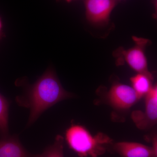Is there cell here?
<instances>
[{
    "mask_svg": "<svg viewBox=\"0 0 157 157\" xmlns=\"http://www.w3.org/2000/svg\"><path fill=\"white\" fill-rule=\"evenodd\" d=\"M72 97L63 87L54 70L49 69L29 87L25 94L18 96L16 100L18 105L29 109V127L48 108Z\"/></svg>",
    "mask_w": 157,
    "mask_h": 157,
    "instance_id": "1",
    "label": "cell"
},
{
    "mask_svg": "<svg viewBox=\"0 0 157 157\" xmlns=\"http://www.w3.org/2000/svg\"><path fill=\"white\" fill-rule=\"evenodd\" d=\"M68 146L79 157H98L104 154L112 143L110 137L103 133L93 136L82 126L72 124L66 131Z\"/></svg>",
    "mask_w": 157,
    "mask_h": 157,
    "instance_id": "2",
    "label": "cell"
},
{
    "mask_svg": "<svg viewBox=\"0 0 157 157\" xmlns=\"http://www.w3.org/2000/svg\"><path fill=\"white\" fill-rule=\"evenodd\" d=\"M119 0H84L88 21L95 25L108 23L111 12Z\"/></svg>",
    "mask_w": 157,
    "mask_h": 157,
    "instance_id": "3",
    "label": "cell"
},
{
    "mask_svg": "<svg viewBox=\"0 0 157 157\" xmlns=\"http://www.w3.org/2000/svg\"><path fill=\"white\" fill-rule=\"evenodd\" d=\"M109 104L118 110H126L140 99L132 86L122 83H114L107 93Z\"/></svg>",
    "mask_w": 157,
    "mask_h": 157,
    "instance_id": "4",
    "label": "cell"
},
{
    "mask_svg": "<svg viewBox=\"0 0 157 157\" xmlns=\"http://www.w3.org/2000/svg\"><path fill=\"white\" fill-rule=\"evenodd\" d=\"M135 45L127 50L120 52L122 58L132 70L137 73H150L147 68V62L145 53V48L148 40L143 38H133Z\"/></svg>",
    "mask_w": 157,
    "mask_h": 157,
    "instance_id": "5",
    "label": "cell"
},
{
    "mask_svg": "<svg viewBox=\"0 0 157 157\" xmlns=\"http://www.w3.org/2000/svg\"><path fill=\"white\" fill-rule=\"evenodd\" d=\"M132 118L137 126L140 129H146L155 125L157 120V87L153 86L145 95L144 112L134 111Z\"/></svg>",
    "mask_w": 157,
    "mask_h": 157,
    "instance_id": "6",
    "label": "cell"
},
{
    "mask_svg": "<svg viewBox=\"0 0 157 157\" xmlns=\"http://www.w3.org/2000/svg\"><path fill=\"white\" fill-rule=\"evenodd\" d=\"M113 150L122 157H157V149L136 142H117Z\"/></svg>",
    "mask_w": 157,
    "mask_h": 157,
    "instance_id": "7",
    "label": "cell"
},
{
    "mask_svg": "<svg viewBox=\"0 0 157 157\" xmlns=\"http://www.w3.org/2000/svg\"><path fill=\"white\" fill-rule=\"evenodd\" d=\"M0 157H35L29 152L20 142L16 136L1 137Z\"/></svg>",
    "mask_w": 157,
    "mask_h": 157,
    "instance_id": "8",
    "label": "cell"
},
{
    "mask_svg": "<svg viewBox=\"0 0 157 157\" xmlns=\"http://www.w3.org/2000/svg\"><path fill=\"white\" fill-rule=\"evenodd\" d=\"M152 75L151 73H137L131 78L132 87L139 98L145 96L151 88Z\"/></svg>",
    "mask_w": 157,
    "mask_h": 157,
    "instance_id": "9",
    "label": "cell"
},
{
    "mask_svg": "<svg viewBox=\"0 0 157 157\" xmlns=\"http://www.w3.org/2000/svg\"><path fill=\"white\" fill-rule=\"evenodd\" d=\"M9 101L0 94V135L7 137L9 134Z\"/></svg>",
    "mask_w": 157,
    "mask_h": 157,
    "instance_id": "10",
    "label": "cell"
},
{
    "mask_svg": "<svg viewBox=\"0 0 157 157\" xmlns=\"http://www.w3.org/2000/svg\"><path fill=\"white\" fill-rule=\"evenodd\" d=\"M63 137L57 135L53 144L47 147L41 154L35 155V157H64Z\"/></svg>",
    "mask_w": 157,
    "mask_h": 157,
    "instance_id": "11",
    "label": "cell"
},
{
    "mask_svg": "<svg viewBox=\"0 0 157 157\" xmlns=\"http://www.w3.org/2000/svg\"><path fill=\"white\" fill-rule=\"evenodd\" d=\"M3 25L2 22V20L0 18V38L2 34V31Z\"/></svg>",
    "mask_w": 157,
    "mask_h": 157,
    "instance_id": "12",
    "label": "cell"
},
{
    "mask_svg": "<svg viewBox=\"0 0 157 157\" xmlns=\"http://www.w3.org/2000/svg\"><path fill=\"white\" fill-rule=\"evenodd\" d=\"M65 1L67 2H72V1H74V0H65Z\"/></svg>",
    "mask_w": 157,
    "mask_h": 157,
    "instance_id": "13",
    "label": "cell"
}]
</instances>
